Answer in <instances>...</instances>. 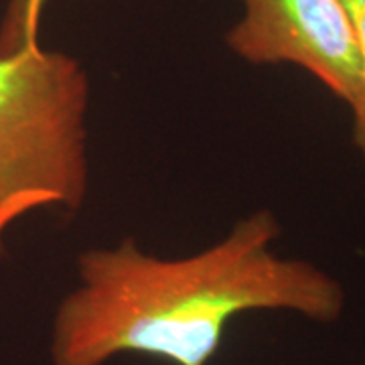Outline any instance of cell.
<instances>
[{
    "label": "cell",
    "mask_w": 365,
    "mask_h": 365,
    "mask_svg": "<svg viewBox=\"0 0 365 365\" xmlns=\"http://www.w3.org/2000/svg\"><path fill=\"white\" fill-rule=\"evenodd\" d=\"M280 232L272 211L258 209L185 258L146 254L134 240L83 252L78 284L53 317L51 365H106L122 355L209 365L227 327L256 311L335 323L345 309L339 280L311 262L274 254Z\"/></svg>",
    "instance_id": "1"
},
{
    "label": "cell",
    "mask_w": 365,
    "mask_h": 365,
    "mask_svg": "<svg viewBox=\"0 0 365 365\" xmlns=\"http://www.w3.org/2000/svg\"><path fill=\"white\" fill-rule=\"evenodd\" d=\"M88 110L90 79L78 59L0 43V256L23 215L78 211L88 199Z\"/></svg>",
    "instance_id": "2"
},
{
    "label": "cell",
    "mask_w": 365,
    "mask_h": 365,
    "mask_svg": "<svg viewBox=\"0 0 365 365\" xmlns=\"http://www.w3.org/2000/svg\"><path fill=\"white\" fill-rule=\"evenodd\" d=\"M227 47L252 66L302 67L351 106L364 88V61L341 0H242Z\"/></svg>",
    "instance_id": "3"
},
{
    "label": "cell",
    "mask_w": 365,
    "mask_h": 365,
    "mask_svg": "<svg viewBox=\"0 0 365 365\" xmlns=\"http://www.w3.org/2000/svg\"><path fill=\"white\" fill-rule=\"evenodd\" d=\"M47 0H9L0 25V43L9 49L39 45V21Z\"/></svg>",
    "instance_id": "4"
},
{
    "label": "cell",
    "mask_w": 365,
    "mask_h": 365,
    "mask_svg": "<svg viewBox=\"0 0 365 365\" xmlns=\"http://www.w3.org/2000/svg\"><path fill=\"white\" fill-rule=\"evenodd\" d=\"M351 16L355 37L364 61V88L359 91L357 100L351 104L353 110V143L357 146L365 165V0H341Z\"/></svg>",
    "instance_id": "5"
}]
</instances>
